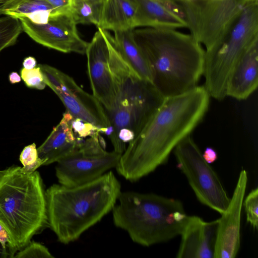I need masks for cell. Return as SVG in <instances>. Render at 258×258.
<instances>
[{
  "instance_id": "cell-1",
  "label": "cell",
  "mask_w": 258,
  "mask_h": 258,
  "mask_svg": "<svg viewBox=\"0 0 258 258\" xmlns=\"http://www.w3.org/2000/svg\"><path fill=\"white\" fill-rule=\"evenodd\" d=\"M210 96L204 86L166 98L150 120L130 142L115 167L135 182L165 164L176 146L202 121Z\"/></svg>"
},
{
  "instance_id": "cell-2",
  "label": "cell",
  "mask_w": 258,
  "mask_h": 258,
  "mask_svg": "<svg viewBox=\"0 0 258 258\" xmlns=\"http://www.w3.org/2000/svg\"><path fill=\"white\" fill-rule=\"evenodd\" d=\"M133 32L150 66L152 82L164 98L198 86L203 75L205 50L190 34L151 27L135 28Z\"/></svg>"
},
{
  "instance_id": "cell-3",
  "label": "cell",
  "mask_w": 258,
  "mask_h": 258,
  "mask_svg": "<svg viewBox=\"0 0 258 258\" xmlns=\"http://www.w3.org/2000/svg\"><path fill=\"white\" fill-rule=\"evenodd\" d=\"M121 191L111 171L76 186L54 184L45 190L48 226L60 242H73L112 211Z\"/></svg>"
},
{
  "instance_id": "cell-4",
  "label": "cell",
  "mask_w": 258,
  "mask_h": 258,
  "mask_svg": "<svg viewBox=\"0 0 258 258\" xmlns=\"http://www.w3.org/2000/svg\"><path fill=\"white\" fill-rule=\"evenodd\" d=\"M102 31L108 47L109 66L115 91L113 108L107 113L110 127L105 135L113 150L122 154L126 144L144 128L165 98L151 81L139 76L125 61L108 31Z\"/></svg>"
},
{
  "instance_id": "cell-5",
  "label": "cell",
  "mask_w": 258,
  "mask_h": 258,
  "mask_svg": "<svg viewBox=\"0 0 258 258\" xmlns=\"http://www.w3.org/2000/svg\"><path fill=\"white\" fill-rule=\"evenodd\" d=\"M0 224L12 242L10 257L48 226L45 190L38 171L12 165L0 171Z\"/></svg>"
},
{
  "instance_id": "cell-6",
  "label": "cell",
  "mask_w": 258,
  "mask_h": 258,
  "mask_svg": "<svg viewBox=\"0 0 258 258\" xmlns=\"http://www.w3.org/2000/svg\"><path fill=\"white\" fill-rule=\"evenodd\" d=\"M112 210L114 225L144 246L165 242L180 235L188 216L179 200L152 193H120Z\"/></svg>"
},
{
  "instance_id": "cell-7",
  "label": "cell",
  "mask_w": 258,
  "mask_h": 258,
  "mask_svg": "<svg viewBox=\"0 0 258 258\" xmlns=\"http://www.w3.org/2000/svg\"><path fill=\"white\" fill-rule=\"evenodd\" d=\"M258 40V0H248L218 39L205 51L204 87L210 97L222 100L233 66Z\"/></svg>"
},
{
  "instance_id": "cell-8",
  "label": "cell",
  "mask_w": 258,
  "mask_h": 258,
  "mask_svg": "<svg viewBox=\"0 0 258 258\" xmlns=\"http://www.w3.org/2000/svg\"><path fill=\"white\" fill-rule=\"evenodd\" d=\"M177 166L185 176L198 200L222 214L230 200L217 173L204 159L190 135L174 149Z\"/></svg>"
},
{
  "instance_id": "cell-9",
  "label": "cell",
  "mask_w": 258,
  "mask_h": 258,
  "mask_svg": "<svg viewBox=\"0 0 258 258\" xmlns=\"http://www.w3.org/2000/svg\"><path fill=\"white\" fill-rule=\"evenodd\" d=\"M100 134L83 139L74 152L56 162L55 174L59 184L67 186L84 184L116 167L121 154L107 151Z\"/></svg>"
},
{
  "instance_id": "cell-10",
  "label": "cell",
  "mask_w": 258,
  "mask_h": 258,
  "mask_svg": "<svg viewBox=\"0 0 258 258\" xmlns=\"http://www.w3.org/2000/svg\"><path fill=\"white\" fill-rule=\"evenodd\" d=\"M44 81L59 97L73 117L90 123L105 134L110 127L107 112L92 94L84 91L70 76L46 64L38 65Z\"/></svg>"
},
{
  "instance_id": "cell-11",
  "label": "cell",
  "mask_w": 258,
  "mask_h": 258,
  "mask_svg": "<svg viewBox=\"0 0 258 258\" xmlns=\"http://www.w3.org/2000/svg\"><path fill=\"white\" fill-rule=\"evenodd\" d=\"M187 1V28L195 39L208 49L248 0Z\"/></svg>"
},
{
  "instance_id": "cell-12",
  "label": "cell",
  "mask_w": 258,
  "mask_h": 258,
  "mask_svg": "<svg viewBox=\"0 0 258 258\" xmlns=\"http://www.w3.org/2000/svg\"><path fill=\"white\" fill-rule=\"evenodd\" d=\"M24 31L36 42L63 53L85 54L88 43L79 35L70 13L56 15L46 24H37L19 18Z\"/></svg>"
},
{
  "instance_id": "cell-13",
  "label": "cell",
  "mask_w": 258,
  "mask_h": 258,
  "mask_svg": "<svg viewBox=\"0 0 258 258\" xmlns=\"http://www.w3.org/2000/svg\"><path fill=\"white\" fill-rule=\"evenodd\" d=\"M247 180L246 171L241 170L229 204L218 219L214 258H234L238 252L241 210Z\"/></svg>"
},
{
  "instance_id": "cell-14",
  "label": "cell",
  "mask_w": 258,
  "mask_h": 258,
  "mask_svg": "<svg viewBox=\"0 0 258 258\" xmlns=\"http://www.w3.org/2000/svg\"><path fill=\"white\" fill-rule=\"evenodd\" d=\"M85 54L93 95L109 112L113 108L115 91L109 66L108 47L102 29L98 28L88 43Z\"/></svg>"
},
{
  "instance_id": "cell-15",
  "label": "cell",
  "mask_w": 258,
  "mask_h": 258,
  "mask_svg": "<svg viewBox=\"0 0 258 258\" xmlns=\"http://www.w3.org/2000/svg\"><path fill=\"white\" fill-rule=\"evenodd\" d=\"M218 219L205 221L197 216H188L180 234L178 258H212L217 238Z\"/></svg>"
},
{
  "instance_id": "cell-16",
  "label": "cell",
  "mask_w": 258,
  "mask_h": 258,
  "mask_svg": "<svg viewBox=\"0 0 258 258\" xmlns=\"http://www.w3.org/2000/svg\"><path fill=\"white\" fill-rule=\"evenodd\" d=\"M258 85V40L253 42L237 60L229 75L226 96L247 99Z\"/></svg>"
},
{
  "instance_id": "cell-17",
  "label": "cell",
  "mask_w": 258,
  "mask_h": 258,
  "mask_svg": "<svg viewBox=\"0 0 258 258\" xmlns=\"http://www.w3.org/2000/svg\"><path fill=\"white\" fill-rule=\"evenodd\" d=\"M72 116L67 111L63 114L60 122L37 148L38 156L48 165L67 156L74 152L83 139L78 138L71 125Z\"/></svg>"
},
{
  "instance_id": "cell-18",
  "label": "cell",
  "mask_w": 258,
  "mask_h": 258,
  "mask_svg": "<svg viewBox=\"0 0 258 258\" xmlns=\"http://www.w3.org/2000/svg\"><path fill=\"white\" fill-rule=\"evenodd\" d=\"M137 7L133 0H104L98 28L113 32L138 28Z\"/></svg>"
},
{
  "instance_id": "cell-19",
  "label": "cell",
  "mask_w": 258,
  "mask_h": 258,
  "mask_svg": "<svg viewBox=\"0 0 258 258\" xmlns=\"http://www.w3.org/2000/svg\"><path fill=\"white\" fill-rule=\"evenodd\" d=\"M133 1L137 7L138 28H187L185 22L170 12L160 0Z\"/></svg>"
},
{
  "instance_id": "cell-20",
  "label": "cell",
  "mask_w": 258,
  "mask_h": 258,
  "mask_svg": "<svg viewBox=\"0 0 258 258\" xmlns=\"http://www.w3.org/2000/svg\"><path fill=\"white\" fill-rule=\"evenodd\" d=\"M133 29L113 32L115 45L125 61L141 78L152 82L149 63L136 43Z\"/></svg>"
},
{
  "instance_id": "cell-21",
  "label": "cell",
  "mask_w": 258,
  "mask_h": 258,
  "mask_svg": "<svg viewBox=\"0 0 258 258\" xmlns=\"http://www.w3.org/2000/svg\"><path fill=\"white\" fill-rule=\"evenodd\" d=\"M58 15L45 0H23L4 14L18 19L25 17L37 24H46L50 18Z\"/></svg>"
},
{
  "instance_id": "cell-22",
  "label": "cell",
  "mask_w": 258,
  "mask_h": 258,
  "mask_svg": "<svg viewBox=\"0 0 258 258\" xmlns=\"http://www.w3.org/2000/svg\"><path fill=\"white\" fill-rule=\"evenodd\" d=\"M104 0H71L70 14L77 24L98 25Z\"/></svg>"
},
{
  "instance_id": "cell-23",
  "label": "cell",
  "mask_w": 258,
  "mask_h": 258,
  "mask_svg": "<svg viewBox=\"0 0 258 258\" xmlns=\"http://www.w3.org/2000/svg\"><path fill=\"white\" fill-rule=\"evenodd\" d=\"M23 31L19 19L8 15L0 18V52L14 45Z\"/></svg>"
},
{
  "instance_id": "cell-24",
  "label": "cell",
  "mask_w": 258,
  "mask_h": 258,
  "mask_svg": "<svg viewBox=\"0 0 258 258\" xmlns=\"http://www.w3.org/2000/svg\"><path fill=\"white\" fill-rule=\"evenodd\" d=\"M19 160L23 165L21 170L24 173H31L43 165L39 158L35 143L25 146L19 156Z\"/></svg>"
},
{
  "instance_id": "cell-25",
  "label": "cell",
  "mask_w": 258,
  "mask_h": 258,
  "mask_svg": "<svg viewBox=\"0 0 258 258\" xmlns=\"http://www.w3.org/2000/svg\"><path fill=\"white\" fill-rule=\"evenodd\" d=\"M243 205L246 214L247 222L256 229L258 227V188L251 190L243 200Z\"/></svg>"
},
{
  "instance_id": "cell-26",
  "label": "cell",
  "mask_w": 258,
  "mask_h": 258,
  "mask_svg": "<svg viewBox=\"0 0 258 258\" xmlns=\"http://www.w3.org/2000/svg\"><path fill=\"white\" fill-rule=\"evenodd\" d=\"M20 74L22 80L28 88L43 90L46 86L43 74L38 66L31 70L22 68L20 70Z\"/></svg>"
},
{
  "instance_id": "cell-27",
  "label": "cell",
  "mask_w": 258,
  "mask_h": 258,
  "mask_svg": "<svg viewBox=\"0 0 258 258\" xmlns=\"http://www.w3.org/2000/svg\"><path fill=\"white\" fill-rule=\"evenodd\" d=\"M16 258L46 257L53 258L54 256L48 249L42 244L30 241L22 249L18 251L14 255Z\"/></svg>"
},
{
  "instance_id": "cell-28",
  "label": "cell",
  "mask_w": 258,
  "mask_h": 258,
  "mask_svg": "<svg viewBox=\"0 0 258 258\" xmlns=\"http://www.w3.org/2000/svg\"><path fill=\"white\" fill-rule=\"evenodd\" d=\"M71 125L76 135L82 139L92 136L97 132L100 133V129L94 125L73 116Z\"/></svg>"
},
{
  "instance_id": "cell-29",
  "label": "cell",
  "mask_w": 258,
  "mask_h": 258,
  "mask_svg": "<svg viewBox=\"0 0 258 258\" xmlns=\"http://www.w3.org/2000/svg\"><path fill=\"white\" fill-rule=\"evenodd\" d=\"M45 1L51 6L57 14L70 13L71 0Z\"/></svg>"
},
{
  "instance_id": "cell-30",
  "label": "cell",
  "mask_w": 258,
  "mask_h": 258,
  "mask_svg": "<svg viewBox=\"0 0 258 258\" xmlns=\"http://www.w3.org/2000/svg\"><path fill=\"white\" fill-rule=\"evenodd\" d=\"M0 243L10 255L12 249V242L9 235L6 229L0 224Z\"/></svg>"
},
{
  "instance_id": "cell-31",
  "label": "cell",
  "mask_w": 258,
  "mask_h": 258,
  "mask_svg": "<svg viewBox=\"0 0 258 258\" xmlns=\"http://www.w3.org/2000/svg\"><path fill=\"white\" fill-rule=\"evenodd\" d=\"M202 155L205 160L209 164L214 163L218 159L217 152L211 147H207Z\"/></svg>"
},
{
  "instance_id": "cell-32",
  "label": "cell",
  "mask_w": 258,
  "mask_h": 258,
  "mask_svg": "<svg viewBox=\"0 0 258 258\" xmlns=\"http://www.w3.org/2000/svg\"><path fill=\"white\" fill-rule=\"evenodd\" d=\"M23 0H0V15H4L5 12L18 5Z\"/></svg>"
},
{
  "instance_id": "cell-33",
  "label": "cell",
  "mask_w": 258,
  "mask_h": 258,
  "mask_svg": "<svg viewBox=\"0 0 258 258\" xmlns=\"http://www.w3.org/2000/svg\"><path fill=\"white\" fill-rule=\"evenodd\" d=\"M22 65L24 69L31 70L36 67L37 61L34 57L28 56L23 60Z\"/></svg>"
},
{
  "instance_id": "cell-34",
  "label": "cell",
  "mask_w": 258,
  "mask_h": 258,
  "mask_svg": "<svg viewBox=\"0 0 258 258\" xmlns=\"http://www.w3.org/2000/svg\"><path fill=\"white\" fill-rule=\"evenodd\" d=\"M21 77L15 72H11L9 75V80L11 84H15L20 83L21 81Z\"/></svg>"
},
{
  "instance_id": "cell-35",
  "label": "cell",
  "mask_w": 258,
  "mask_h": 258,
  "mask_svg": "<svg viewBox=\"0 0 258 258\" xmlns=\"http://www.w3.org/2000/svg\"><path fill=\"white\" fill-rule=\"evenodd\" d=\"M10 257L8 251L5 249L0 243V258Z\"/></svg>"
},
{
  "instance_id": "cell-36",
  "label": "cell",
  "mask_w": 258,
  "mask_h": 258,
  "mask_svg": "<svg viewBox=\"0 0 258 258\" xmlns=\"http://www.w3.org/2000/svg\"><path fill=\"white\" fill-rule=\"evenodd\" d=\"M188 1H196V0H188Z\"/></svg>"
}]
</instances>
